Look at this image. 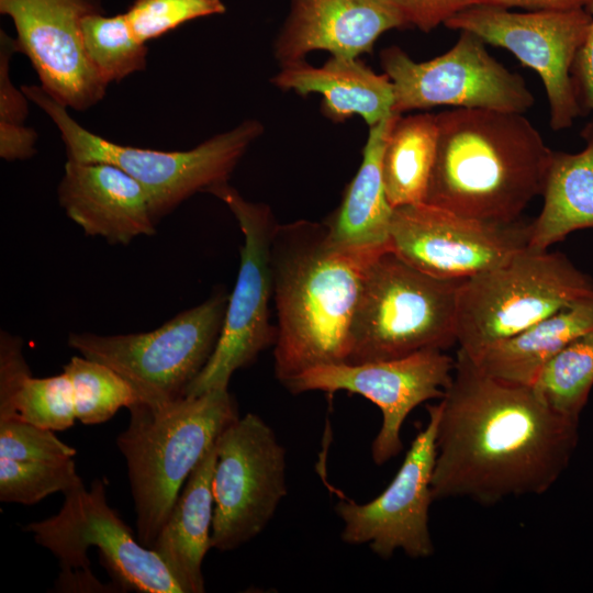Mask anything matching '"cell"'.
<instances>
[{
  "instance_id": "15",
  "label": "cell",
  "mask_w": 593,
  "mask_h": 593,
  "mask_svg": "<svg viewBox=\"0 0 593 593\" xmlns=\"http://www.w3.org/2000/svg\"><path fill=\"white\" fill-rule=\"evenodd\" d=\"M530 222L493 223L417 203L393 209L390 249L429 276L466 280L528 246Z\"/></svg>"
},
{
  "instance_id": "3",
  "label": "cell",
  "mask_w": 593,
  "mask_h": 593,
  "mask_svg": "<svg viewBox=\"0 0 593 593\" xmlns=\"http://www.w3.org/2000/svg\"><path fill=\"white\" fill-rule=\"evenodd\" d=\"M425 203L493 223L521 220L541 195L551 156L524 113L452 108L436 114Z\"/></svg>"
},
{
  "instance_id": "10",
  "label": "cell",
  "mask_w": 593,
  "mask_h": 593,
  "mask_svg": "<svg viewBox=\"0 0 593 593\" xmlns=\"http://www.w3.org/2000/svg\"><path fill=\"white\" fill-rule=\"evenodd\" d=\"M234 214L244 236L235 287L228 296L216 346L184 396L227 389L232 374L249 366L277 339L269 321L273 294L271 245L277 223L268 205L244 199L228 183L211 190Z\"/></svg>"
},
{
  "instance_id": "19",
  "label": "cell",
  "mask_w": 593,
  "mask_h": 593,
  "mask_svg": "<svg viewBox=\"0 0 593 593\" xmlns=\"http://www.w3.org/2000/svg\"><path fill=\"white\" fill-rule=\"evenodd\" d=\"M289 1V12L273 41L280 66L305 59L314 51L359 57L370 53L383 33L404 29L381 0Z\"/></svg>"
},
{
  "instance_id": "7",
  "label": "cell",
  "mask_w": 593,
  "mask_h": 593,
  "mask_svg": "<svg viewBox=\"0 0 593 593\" xmlns=\"http://www.w3.org/2000/svg\"><path fill=\"white\" fill-rule=\"evenodd\" d=\"M59 512L33 522L24 530L59 561L57 591L109 592L89 567L90 547L98 548L100 563L118 588L142 593H184L164 560L135 539L131 528L109 506L101 480L89 490L80 483L64 493Z\"/></svg>"
},
{
  "instance_id": "12",
  "label": "cell",
  "mask_w": 593,
  "mask_h": 593,
  "mask_svg": "<svg viewBox=\"0 0 593 593\" xmlns=\"http://www.w3.org/2000/svg\"><path fill=\"white\" fill-rule=\"evenodd\" d=\"M380 63L393 83L394 114L440 105L525 113L535 103L525 80L468 31H461L455 45L433 59L415 61L392 45L380 52Z\"/></svg>"
},
{
  "instance_id": "32",
  "label": "cell",
  "mask_w": 593,
  "mask_h": 593,
  "mask_svg": "<svg viewBox=\"0 0 593 593\" xmlns=\"http://www.w3.org/2000/svg\"><path fill=\"white\" fill-rule=\"evenodd\" d=\"M225 12L222 0H135L125 15L135 37L146 44L187 22Z\"/></svg>"
},
{
  "instance_id": "16",
  "label": "cell",
  "mask_w": 593,
  "mask_h": 593,
  "mask_svg": "<svg viewBox=\"0 0 593 593\" xmlns=\"http://www.w3.org/2000/svg\"><path fill=\"white\" fill-rule=\"evenodd\" d=\"M428 422L413 439L390 484L376 499L359 504L339 500L335 512L344 527L340 538L348 545H368L388 559L396 550L411 558L434 553L429 530V506L434 501L432 478L436 457L437 404L428 405Z\"/></svg>"
},
{
  "instance_id": "9",
  "label": "cell",
  "mask_w": 593,
  "mask_h": 593,
  "mask_svg": "<svg viewBox=\"0 0 593 593\" xmlns=\"http://www.w3.org/2000/svg\"><path fill=\"white\" fill-rule=\"evenodd\" d=\"M228 295L217 292L145 333H70L68 345L107 365L134 389L138 401L164 405L182 396L209 361L222 329Z\"/></svg>"
},
{
  "instance_id": "17",
  "label": "cell",
  "mask_w": 593,
  "mask_h": 593,
  "mask_svg": "<svg viewBox=\"0 0 593 593\" xmlns=\"http://www.w3.org/2000/svg\"><path fill=\"white\" fill-rule=\"evenodd\" d=\"M0 13L11 18L18 52L29 57L52 98L77 111L103 99L108 85L82 38L83 19L105 13L102 0H0Z\"/></svg>"
},
{
  "instance_id": "25",
  "label": "cell",
  "mask_w": 593,
  "mask_h": 593,
  "mask_svg": "<svg viewBox=\"0 0 593 593\" xmlns=\"http://www.w3.org/2000/svg\"><path fill=\"white\" fill-rule=\"evenodd\" d=\"M436 144V114L395 116L382 154V178L393 209L425 202Z\"/></svg>"
},
{
  "instance_id": "24",
  "label": "cell",
  "mask_w": 593,
  "mask_h": 593,
  "mask_svg": "<svg viewBox=\"0 0 593 593\" xmlns=\"http://www.w3.org/2000/svg\"><path fill=\"white\" fill-rule=\"evenodd\" d=\"M593 331V296L578 301L522 333L470 356L485 373L533 385L544 366L572 340Z\"/></svg>"
},
{
  "instance_id": "8",
  "label": "cell",
  "mask_w": 593,
  "mask_h": 593,
  "mask_svg": "<svg viewBox=\"0 0 593 593\" xmlns=\"http://www.w3.org/2000/svg\"><path fill=\"white\" fill-rule=\"evenodd\" d=\"M591 296L593 280L563 254L527 246L506 262L463 280L456 343L473 356Z\"/></svg>"
},
{
  "instance_id": "14",
  "label": "cell",
  "mask_w": 593,
  "mask_h": 593,
  "mask_svg": "<svg viewBox=\"0 0 593 593\" xmlns=\"http://www.w3.org/2000/svg\"><path fill=\"white\" fill-rule=\"evenodd\" d=\"M454 368L455 358L432 348L395 359L316 366L293 377L284 387L293 394L346 391L376 404L382 424L372 441L371 457L381 466L402 451L401 428L407 415L419 404L443 398Z\"/></svg>"
},
{
  "instance_id": "11",
  "label": "cell",
  "mask_w": 593,
  "mask_h": 593,
  "mask_svg": "<svg viewBox=\"0 0 593 593\" xmlns=\"http://www.w3.org/2000/svg\"><path fill=\"white\" fill-rule=\"evenodd\" d=\"M286 449L257 414L228 424L216 439L211 547L230 551L257 537L288 494Z\"/></svg>"
},
{
  "instance_id": "2",
  "label": "cell",
  "mask_w": 593,
  "mask_h": 593,
  "mask_svg": "<svg viewBox=\"0 0 593 593\" xmlns=\"http://www.w3.org/2000/svg\"><path fill=\"white\" fill-rule=\"evenodd\" d=\"M380 255L333 246L324 223L277 224L271 245L278 318L273 357L282 384L310 368L346 362L363 278Z\"/></svg>"
},
{
  "instance_id": "28",
  "label": "cell",
  "mask_w": 593,
  "mask_h": 593,
  "mask_svg": "<svg viewBox=\"0 0 593 593\" xmlns=\"http://www.w3.org/2000/svg\"><path fill=\"white\" fill-rule=\"evenodd\" d=\"M75 400L76 417L85 425L101 424L121 407L138 401L131 384L112 368L83 356L64 366Z\"/></svg>"
},
{
  "instance_id": "30",
  "label": "cell",
  "mask_w": 593,
  "mask_h": 593,
  "mask_svg": "<svg viewBox=\"0 0 593 593\" xmlns=\"http://www.w3.org/2000/svg\"><path fill=\"white\" fill-rule=\"evenodd\" d=\"M82 483L72 458L20 461L0 457V501L35 504L46 496Z\"/></svg>"
},
{
  "instance_id": "23",
  "label": "cell",
  "mask_w": 593,
  "mask_h": 593,
  "mask_svg": "<svg viewBox=\"0 0 593 593\" xmlns=\"http://www.w3.org/2000/svg\"><path fill=\"white\" fill-rule=\"evenodd\" d=\"M581 136L585 144L580 152H551L542 208L530 222V248L549 249L574 231L593 228V121Z\"/></svg>"
},
{
  "instance_id": "1",
  "label": "cell",
  "mask_w": 593,
  "mask_h": 593,
  "mask_svg": "<svg viewBox=\"0 0 593 593\" xmlns=\"http://www.w3.org/2000/svg\"><path fill=\"white\" fill-rule=\"evenodd\" d=\"M438 407L435 500L493 505L545 493L577 443L578 421L551 409L533 385L496 379L457 350Z\"/></svg>"
},
{
  "instance_id": "21",
  "label": "cell",
  "mask_w": 593,
  "mask_h": 593,
  "mask_svg": "<svg viewBox=\"0 0 593 593\" xmlns=\"http://www.w3.org/2000/svg\"><path fill=\"white\" fill-rule=\"evenodd\" d=\"M393 114L369 127L360 167L347 186L336 211L326 220L328 242L340 249L380 255L390 249V205L383 178L382 154Z\"/></svg>"
},
{
  "instance_id": "6",
  "label": "cell",
  "mask_w": 593,
  "mask_h": 593,
  "mask_svg": "<svg viewBox=\"0 0 593 593\" xmlns=\"http://www.w3.org/2000/svg\"><path fill=\"white\" fill-rule=\"evenodd\" d=\"M462 282L424 273L392 250L378 256L363 278L346 362L395 359L451 346Z\"/></svg>"
},
{
  "instance_id": "35",
  "label": "cell",
  "mask_w": 593,
  "mask_h": 593,
  "mask_svg": "<svg viewBox=\"0 0 593 593\" xmlns=\"http://www.w3.org/2000/svg\"><path fill=\"white\" fill-rule=\"evenodd\" d=\"M585 9L591 15V23L586 38L575 56L571 76L583 112H593V0Z\"/></svg>"
},
{
  "instance_id": "27",
  "label": "cell",
  "mask_w": 593,
  "mask_h": 593,
  "mask_svg": "<svg viewBox=\"0 0 593 593\" xmlns=\"http://www.w3.org/2000/svg\"><path fill=\"white\" fill-rule=\"evenodd\" d=\"M82 38L88 58L108 86L146 68L147 46L135 37L125 13L86 16Z\"/></svg>"
},
{
  "instance_id": "29",
  "label": "cell",
  "mask_w": 593,
  "mask_h": 593,
  "mask_svg": "<svg viewBox=\"0 0 593 593\" xmlns=\"http://www.w3.org/2000/svg\"><path fill=\"white\" fill-rule=\"evenodd\" d=\"M19 417L51 430H65L75 423L74 391L68 376L63 373L26 377L7 406L0 409V421Z\"/></svg>"
},
{
  "instance_id": "13",
  "label": "cell",
  "mask_w": 593,
  "mask_h": 593,
  "mask_svg": "<svg viewBox=\"0 0 593 593\" xmlns=\"http://www.w3.org/2000/svg\"><path fill=\"white\" fill-rule=\"evenodd\" d=\"M591 23L586 9L512 12L490 5H471L444 25L468 31L485 44L512 53L540 77L549 103L553 131L573 125L584 112L575 94L571 70Z\"/></svg>"
},
{
  "instance_id": "5",
  "label": "cell",
  "mask_w": 593,
  "mask_h": 593,
  "mask_svg": "<svg viewBox=\"0 0 593 593\" xmlns=\"http://www.w3.org/2000/svg\"><path fill=\"white\" fill-rule=\"evenodd\" d=\"M21 90L51 118L60 133L68 160L108 163L123 169L146 191L157 222L194 193H210L227 183L247 149L264 133L260 121L247 119L189 150L122 145L81 126L70 116L68 108L41 86L23 85Z\"/></svg>"
},
{
  "instance_id": "20",
  "label": "cell",
  "mask_w": 593,
  "mask_h": 593,
  "mask_svg": "<svg viewBox=\"0 0 593 593\" xmlns=\"http://www.w3.org/2000/svg\"><path fill=\"white\" fill-rule=\"evenodd\" d=\"M270 82L302 97L321 94V111L335 123L357 114L370 127L394 114L391 79L374 72L359 57L331 56L320 67L302 59L280 66Z\"/></svg>"
},
{
  "instance_id": "31",
  "label": "cell",
  "mask_w": 593,
  "mask_h": 593,
  "mask_svg": "<svg viewBox=\"0 0 593 593\" xmlns=\"http://www.w3.org/2000/svg\"><path fill=\"white\" fill-rule=\"evenodd\" d=\"M14 38L0 32V156L12 160H23L35 153L37 134L24 122L27 115V97L10 80V60L16 53Z\"/></svg>"
},
{
  "instance_id": "36",
  "label": "cell",
  "mask_w": 593,
  "mask_h": 593,
  "mask_svg": "<svg viewBox=\"0 0 593 593\" xmlns=\"http://www.w3.org/2000/svg\"><path fill=\"white\" fill-rule=\"evenodd\" d=\"M468 7L490 5L504 9L522 8L528 11L585 9L592 0H466Z\"/></svg>"
},
{
  "instance_id": "18",
  "label": "cell",
  "mask_w": 593,
  "mask_h": 593,
  "mask_svg": "<svg viewBox=\"0 0 593 593\" xmlns=\"http://www.w3.org/2000/svg\"><path fill=\"white\" fill-rule=\"evenodd\" d=\"M57 197L68 217L88 236L127 245L156 233L158 222L146 191L112 164L67 159Z\"/></svg>"
},
{
  "instance_id": "34",
  "label": "cell",
  "mask_w": 593,
  "mask_h": 593,
  "mask_svg": "<svg viewBox=\"0 0 593 593\" xmlns=\"http://www.w3.org/2000/svg\"><path fill=\"white\" fill-rule=\"evenodd\" d=\"M401 20L405 27L428 33L445 24L459 11L468 8L466 0H381Z\"/></svg>"
},
{
  "instance_id": "33",
  "label": "cell",
  "mask_w": 593,
  "mask_h": 593,
  "mask_svg": "<svg viewBox=\"0 0 593 593\" xmlns=\"http://www.w3.org/2000/svg\"><path fill=\"white\" fill-rule=\"evenodd\" d=\"M76 452L51 429L19 417L0 421V457L20 461H56L72 458Z\"/></svg>"
},
{
  "instance_id": "26",
  "label": "cell",
  "mask_w": 593,
  "mask_h": 593,
  "mask_svg": "<svg viewBox=\"0 0 593 593\" xmlns=\"http://www.w3.org/2000/svg\"><path fill=\"white\" fill-rule=\"evenodd\" d=\"M533 387L551 409L579 421L593 387V331L557 353Z\"/></svg>"
},
{
  "instance_id": "4",
  "label": "cell",
  "mask_w": 593,
  "mask_h": 593,
  "mask_svg": "<svg viewBox=\"0 0 593 593\" xmlns=\"http://www.w3.org/2000/svg\"><path fill=\"white\" fill-rule=\"evenodd\" d=\"M116 444L125 458L137 540L150 547L188 477L239 415L227 389L182 396L164 405L135 402Z\"/></svg>"
},
{
  "instance_id": "22",
  "label": "cell",
  "mask_w": 593,
  "mask_h": 593,
  "mask_svg": "<svg viewBox=\"0 0 593 593\" xmlns=\"http://www.w3.org/2000/svg\"><path fill=\"white\" fill-rule=\"evenodd\" d=\"M216 443L188 477L153 549L184 593L205 591L202 562L211 547Z\"/></svg>"
}]
</instances>
